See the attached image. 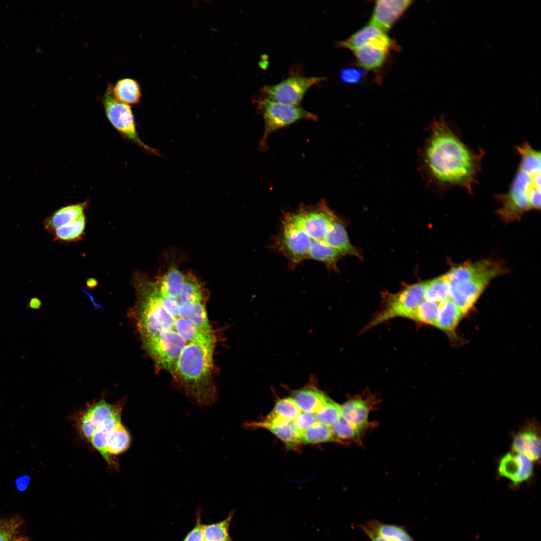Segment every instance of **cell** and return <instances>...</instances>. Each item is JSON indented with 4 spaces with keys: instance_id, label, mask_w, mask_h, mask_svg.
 <instances>
[{
    "instance_id": "obj_28",
    "label": "cell",
    "mask_w": 541,
    "mask_h": 541,
    "mask_svg": "<svg viewBox=\"0 0 541 541\" xmlns=\"http://www.w3.org/2000/svg\"><path fill=\"white\" fill-rule=\"evenodd\" d=\"M232 517V514L231 513L220 521L203 524L205 541H230L229 527Z\"/></svg>"
},
{
    "instance_id": "obj_10",
    "label": "cell",
    "mask_w": 541,
    "mask_h": 541,
    "mask_svg": "<svg viewBox=\"0 0 541 541\" xmlns=\"http://www.w3.org/2000/svg\"><path fill=\"white\" fill-rule=\"evenodd\" d=\"M491 280L476 278L461 282H449L450 299L464 315L473 307Z\"/></svg>"
},
{
    "instance_id": "obj_12",
    "label": "cell",
    "mask_w": 541,
    "mask_h": 541,
    "mask_svg": "<svg viewBox=\"0 0 541 541\" xmlns=\"http://www.w3.org/2000/svg\"><path fill=\"white\" fill-rule=\"evenodd\" d=\"M412 3L410 0L377 1L369 22L387 32Z\"/></svg>"
},
{
    "instance_id": "obj_29",
    "label": "cell",
    "mask_w": 541,
    "mask_h": 541,
    "mask_svg": "<svg viewBox=\"0 0 541 541\" xmlns=\"http://www.w3.org/2000/svg\"><path fill=\"white\" fill-rule=\"evenodd\" d=\"M315 414L318 422L330 427L341 417V406L328 398Z\"/></svg>"
},
{
    "instance_id": "obj_9",
    "label": "cell",
    "mask_w": 541,
    "mask_h": 541,
    "mask_svg": "<svg viewBox=\"0 0 541 541\" xmlns=\"http://www.w3.org/2000/svg\"><path fill=\"white\" fill-rule=\"evenodd\" d=\"M325 77L291 76L272 85H265L260 91L262 97L292 106H299L311 87L321 83Z\"/></svg>"
},
{
    "instance_id": "obj_15",
    "label": "cell",
    "mask_w": 541,
    "mask_h": 541,
    "mask_svg": "<svg viewBox=\"0 0 541 541\" xmlns=\"http://www.w3.org/2000/svg\"><path fill=\"white\" fill-rule=\"evenodd\" d=\"M253 428L268 430L285 443L288 448L295 447L299 444V431L294 421L282 419L269 414L262 421L248 423Z\"/></svg>"
},
{
    "instance_id": "obj_20",
    "label": "cell",
    "mask_w": 541,
    "mask_h": 541,
    "mask_svg": "<svg viewBox=\"0 0 541 541\" xmlns=\"http://www.w3.org/2000/svg\"><path fill=\"white\" fill-rule=\"evenodd\" d=\"M463 316L461 311L449 298L439 303L435 326L446 333H451L456 329Z\"/></svg>"
},
{
    "instance_id": "obj_19",
    "label": "cell",
    "mask_w": 541,
    "mask_h": 541,
    "mask_svg": "<svg viewBox=\"0 0 541 541\" xmlns=\"http://www.w3.org/2000/svg\"><path fill=\"white\" fill-rule=\"evenodd\" d=\"M88 205V202L65 206L56 211L45 222V227L53 231L60 226L70 223L85 214L84 210Z\"/></svg>"
},
{
    "instance_id": "obj_2",
    "label": "cell",
    "mask_w": 541,
    "mask_h": 541,
    "mask_svg": "<svg viewBox=\"0 0 541 541\" xmlns=\"http://www.w3.org/2000/svg\"><path fill=\"white\" fill-rule=\"evenodd\" d=\"M337 216L324 200L285 212L274 245L291 268L304 260H313L336 270L337 262L343 256L330 244L331 231Z\"/></svg>"
},
{
    "instance_id": "obj_13",
    "label": "cell",
    "mask_w": 541,
    "mask_h": 541,
    "mask_svg": "<svg viewBox=\"0 0 541 541\" xmlns=\"http://www.w3.org/2000/svg\"><path fill=\"white\" fill-rule=\"evenodd\" d=\"M501 272L502 268L499 264L483 260L457 265L446 275L449 282H458L476 278H487L491 280Z\"/></svg>"
},
{
    "instance_id": "obj_22",
    "label": "cell",
    "mask_w": 541,
    "mask_h": 541,
    "mask_svg": "<svg viewBox=\"0 0 541 541\" xmlns=\"http://www.w3.org/2000/svg\"><path fill=\"white\" fill-rule=\"evenodd\" d=\"M301 411L316 413L328 399L323 392L314 388L303 389L297 391L293 396Z\"/></svg>"
},
{
    "instance_id": "obj_11",
    "label": "cell",
    "mask_w": 541,
    "mask_h": 541,
    "mask_svg": "<svg viewBox=\"0 0 541 541\" xmlns=\"http://www.w3.org/2000/svg\"><path fill=\"white\" fill-rule=\"evenodd\" d=\"M533 461L525 455L514 452L505 454L500 460L499 474L517 485L528 480L533 474Z\"/></svg>"
},
{
    "instance_id": "obj_1",
    "label": "cell",
    "mask_w": 541,
    "mask_h": 541,
    "mask_svg": "<svg viewBox=\"0 0 541 541\" xmlns=\"http://www.w3.org/2000/svg\"><path fill=\"white\" fill-rule=\"evenodd\" d=\"M485 152L467 146L444 116L434 120L420 152V171L430 188L443 194L459 187L473 192Z\"/></svg>"
},
{
    "instance_id": "obj_40",
    "label": "cell",
    "mask_w": 541,
    "mask_h": 541,
    "mask_svg": "<svg viewBox=\"0 0 541 541\" xmlns=\"http://www.w3.org/2000/svg\"><path fill=\"white\" fill-rule=\"evenodd\" d=\"M13 541H29V538L24 536H17Z\"/></svg>"
},
{
    "instance_id": "obj_39",
    "label": "cell",
    "mask_w": 541,
    "mask_h": 541,
    "mask_svg": "<svg viewBox=\"0 0 541 541\" xmlns=\"http://www.w3.org/2000/svg\"><path fill=\"white\" fill-rule=\"evenodd\" d=\"M98 284V281L94 278H90L86 281V287L89 289L96 288Z\"/></svg>"
},
{
    "instance_id": "obj_33",
    "label": "cell",
    "mask_w": 541,
    "mask_h": 541,
    "mask_svg": "<svg viewBox=\"0 0 541 541\" xmlns=\"http://www.w3.org/2000/svg\"><path fill=\"white\" fill-rule=\"evenodd\" d=\"M330 428L338 441L355 438L361 432L342 417Z\"/></svg>"
},
{
    "instance_id": "obj_25",
    "label": "cell",
    "mask_w": 541,
    "mask_h": 541,
    "mask_svg": "<svg viewBox=\"0 0 541 541\" xmlns=\"http://www.w3.org/2000/svg\"><path fill=\"white\" fill-rule=\"evenodd\" d=\"M338 441L330 428L318 422L307 429L299 432L298 442L303 444H315Z\"/></svg>"
},
{
    "instance_id": "obj_32",
    "label": "cell",
    "mask_w": 541,
    "mask_h": 541,
    "mask_svg": "<svg viewBox=\"0 0 541 541\" xmlns=\"http://www.w3.org/2000/svg\"><path fill=\"white\" fill-rule=\"evenodd\" d=\"M23 523V520L17 516L0 519V541H13Z\"/></svg>"
},
{
    "instance_id": "obj_31",
    "label": "cell",
    "mask_w": 541,
    "mask_h": 541,
    "mask_svg": "<svg viewBox=\"0 0 541 541\" xmlns=\"http://www.w3.org/2000/svg\"><path fill=\"white\" fill-rule=\"evenodd\" d=\"M439 303L424 300L418 307L411 320L435 326Z\"/></svg>"
},
{
    "instance_id": "obj_36",
    "label": "cell",
    "mask_w": 541,
    "mask_h": 541,
    "mask_svg": "<svg viewBox=\"0 0 541 541\" xmlns=\"http://www.w3.org/2000/svg\"><path fill=\"white\" fill-rule=\"evenodd\" d=\"M203 524L200 516L197 517L194 527L188 533L183 541H205L203 532Z\"/></svg>"
},
{
    "instance_id": "obj_7",
    "label": "cell",
    "mask_w": 541,
    "mask_h": 541,
    "mask_svg": "<svg viewBox=\"0 0 541 541\" xmlns=\"http://www.w3.org/2000/svg\"><path fill=\"white\" fill-rule=\"evenodd\" d=\"M424 300V283L408 286L401 292L388 296L384 309L371 321L369 328L395 317L411 319L417 308Z\"/></svg>"
},
{
    "instance_id": "obj_5",
    "label": "cell",
    "mask_w": 541,
    "mask_h": 541,
    "mask_svg": "<svg viewBox=\"0 0 541 541\" xmlns=\"http://www.w3.org/2000/svg\"><path fill=\"white\" fill-rule=\"evenodd\" d=\"M515 149L520 157L515 175L506 192L494 195L501 205L497 214L507 223L540 208V152L526 141Z\"/></svg>"
},
{
    "instance_id": "obj_8",
    "label": "cell",
    "mask_w": 541,
    "mask_h": 541,
    "mask_svg": "<svg viewBox=\"0 0 541 541\" xmlns=\"http://www.w3.org/2000/svg\"><path fill=\"white\" fill-rule=\"evenodd\" d=\"M103 101L109 121L122 136L136 143L144 150L157 154L155 150L146 145L139 138L131 107L116 99L111 84L108 85Z\"/></svg>"
},
{
    "instance_id": "obj_18",
    "label": "cell",
    "mask_w": 541,
    "mask_h": 541,
    "mask_svg": "<svg viewBox=\"0 0 541 541\" xmlns=\"http://www.w3.org/2000/svg\"><path fill=\"white\" fill-rule=\"evenodd\" d=\"M341 406V417L349 424L361 431L367 425L369 407L365 400L354 398Z\"/></svg>"
},
{
    "instance_id": "obj_35",
    "label": "cell",
    "mask_w": 541,
    "mask_h": 541,
    "mask_svg": "<svg viewBox=\"0 0 541 541\" xmlns=\"http://www.w3.org/2000/svg\"><path fill=\"white\" fill-rule=\"evenodd\" d=\"M294 422L300 432L307 429L317 421L315 413L301 411Z\"/></svg>"
},
{
    "instance_id": "obj_6",
    "label": "cell",
    "mask_w": 541,
    "mask_h": 541,
    "mask_svg": "<svg viewBox=\"0 0 541 541\" xmlns=\"http://www.w3.org/2000/svg\"><path fill=\"white\" fill-rule=\"evenodd\" d=\"M256 102L264 125L263 134L259 143L258 148L261 151L266 149L267 139L276 130L300 120H317L316 115L304 110L300 106L284 104L262 97L256 99Z\"/></svg>"
},
{
    "instance_id": "obj_24",
    "label": "cell",
    "mask_w": 541,
    "mask_h": 541,
    "mask_svg": "<svg viewBox=\"0 0 541 541\" xmlns=\"http://www.w3.org/2000/svg\"><path fill=\"white\" fill-rule=\"evenodd\" d=\"M113 93L117 100L127 105L138 103L141 96L139 84L130 78L118 80L113 87Z\"/></svg>"
},
{
    "instance_id": "obj_37",
    "label": "cell",
    "mask_w": 541,
    "mask_h": 541,
    "mask_svg": "<svg viewBox=\"0 0 541 541\" xmlns=\"http://www.w3.org/2000/svg\"><path fill=\"white\" fill-rule=\"evenodd\" d=\"M30 481V476L24 475L19 476L16 479V484L20 489H24L28 486Z\"/></svg>"
},
{
    "instance_id": "obj_4",
    "label": "cell",
    "mask_w": 541,
    "mask_h": 541,
    "mask_svg": "<svg viewBox=\"0 0 541 541\" xmlns=\"http://www.w3.org/2000/svg\"><path fill=\"white\" fill-rule=\"evenodd\" d=\"M216 342L217 339H211L188 344L170 374L177 388L200 407L212 405L217 400L213 377Z\"/></svg>"
},
{
    "instance_id": "obj_14",
    "label": "cell",
    "mask_w": 541,
    "mask_h": 541,
    "mask_svg": "<svg viewBox=\"0 0 541 541\" xmlns=\"http://www.w3.org/2000/svg\"><path fill=\"white\" fill-rule=\"evenodd\" d=\"M359 526L370 541H416L403 525L372 519Z\"/></svg>"
},
{
    "instance_id": "obj_30",
    "label": "cell",
    "mask_w": 541,
    "mask_h": 541,
    "mask_svg": "<svg viewBox=\"0 0 541 541\" xmlns=\"http://www.w3.org/2000/svg\"><path fill=\"white\" fill-rule=\"evenodd\" d=\"M301 410L292 397H287L277 401L270 415L277 418L295 421Z\"/></svg>"
},
{
    "instance_id": "obj_17",
    "label": "cell",
    "mask_w": 541,
    "mask_h": 541,
    "mask_svg": "<svg viewBox=\"0 0 541 541\" xmlns=\"http://www.w3.org/2000/svg\"><path fill=\"white\" fill-rule=\"evenodd\" d=\"M513 452L522 453L532 461H537L540 455V438L537 429L527 427L516 433L513 438Z\"/></svg>"
},
{
    "instance_id": "obj_21",
    "label": "cell",
    "mask_w": 541,
    "mask_h": 541,
    "mask_svg": "<svg viewBox=\"0 0 541 541\" xmlns=\"http://www.w3.org/2000/svg\"><path fill=\"white\" fill-rule=\"evenodd\" d=\"M185 275L175 266H172L155 284L159 292L172 297L179 296L185 281Z\"/></svg>"
},
{
    "instance_id": "obj_23",
    "label": "cell",
    "mask_w": 541,
    "mask_h": 541,
    "mask_svg": "<svg viewBox=\"0 0 541 541\" xmlns=\"http://www.w3.org/2000/svg\"><path fill=\"white\" fill-rule=\"evenodd\" d=\"M385 33L378 27L369 22L347 39L338 42L337 46L354 52L367 44L373 38Z\"/></svg>"
},
{
    "instance_id": "obj_27",
    "label": "cell",
    "mask_w": 541,
    "mask_h": 541,
    "mask_svg": "<svg viewBox=\"0 0 541 541\" xmlns=\"http://www.w3.org/2000/svg\"><path fill=\"white\" fill-rule=\"evenodd\" d=\"M86 226L85 214L68 224L54 229L55 240L63 241H76L80 240L84 235Z\"/></svg>"
},
{
    "instance_id": "obj_3",
    "label": "cell",
    "mask_w": 541,
    "mask_h": 541,
    "mask_svg": "<svg viewBox=\"0 0 541 541\" xmlns=\"http://www.w3.org/2000/svg\"><path fill=\"white\" fill-rule=\"evenodd\" d=\"M124 404V401L109 403L102 397L88 404L74 421L81 436L115 470L119 468L115 456L126 451L131 444L130 435L121 420Z\"/></svg>"
},
{
    "instance_id": "obj_26",
    "label": "cell",
    "mask_w": 541,
    "mask_h": 541,
    "mask_svg": "<svg viewBox=\"0 0 541 541\" xmlns=\"http://www.w3.org/2000/svg\"><path fill=\"white\" fill-rule=\"evenodd\" d=\"M425 298L440 303L450 298V287L446 274L424 283Z\"/></svg>"
},
{
    "instance_id": "obj_38",
    "label": "cell",
    "mask_w": 541,
    "mask_h": 541,
    "mask_svg": "<svg viewBox=\"0 0 541 541\" xmlns=\"http://www.w3.org/2000/svg\"><path fill=\"white\" fill-rule=\"evenodd\" d=\"M42 305L41 301L38 298L34 297L31 299L28 303V308L33 310L39 309Z\"/></svg>"
},
{
    "instance_id": "obj_34",
    "label": "cell",
    "mask_w": 541,
    "mask_h": 541,
    "mask_svg": "<svg viewBox=\"0 0 541 541\" xmlns=\"http://www.w3.org/2000/svg\"><path fill=\"white\" fill-rule=\"evenodd\" d=\"M340 76L341 81L346 84H358L365 80L367 71L360 66H350L343 69Z\"/></svg>"
},
{
    "instance_id": "obj_16",
    "label": "cell",
    "mask_w": 541,
    "mask_h": 541,
    "mask_svg": "<svg viewBox=\"0 0 541 541\" xmlns=\"http://www.w3.org/2000/svg\"><path fill=\"white\" fill-rule=\"evenodd\" d=\"M353 52L359 66L377 73L386 63L390 51L370 41Z\"/></svg>"
}]
</instances>
